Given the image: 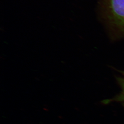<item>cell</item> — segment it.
<instances>
[{
	"instance_id": "7a4b0ae2",
	"label": "cell",
	"mask_w": 124,
	"mask_h": 124,
	"mask_svg": "<svg viewBox=\"0 0 124 124\" xmlns=\"http://www.w3.org/2000/svg\"><path fill=\"white\" fill-rule=\"evenodd\" d=\"M122 73V76L119 78L118 80L122 91L118 96L114 98L113 100L121 102L124 104V71H123Z\"/></svg>"
},
{
	"instance_id": "6da1fadb",
	"label": "cell",
	"mask_w": 124,
	"mask_h": 124,
	"mask_svg": "<svg viewBox=\"0 0 124 124\" xmlns=\"http://www.w3.org/2000/svg\"><path fill=\"white\" fill-rule=\"evenodd\" d=\"M105 7L110 22L124 29V0H106Z\"/></svg>"
}]
</instances>
